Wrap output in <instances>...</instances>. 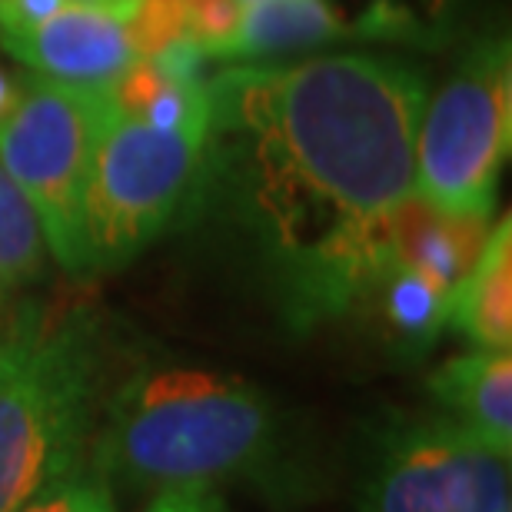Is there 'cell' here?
Masks as SVG:
<instances>
[{
  "label": "cell",
  "instance_id": "obj_17",
  "mask_svg": "<svg viewBox=\"0 0 512 512\" xmlns=\"http://www.w3.org/2000/svg\"><path fill=\"white\" fill-rule=\"evenodd\" d=\"M187 14V34L197 37L203 47L227 40L240 24V0H180Z\"/></svg>",
  "mask_w": 512,
  "mask_h": 512
},
{
  "label": "cell",
  "instance_id": "obj_20",
  "mask_svg": "<svg viewBox=\"0 0 512 512\" xmlns=\"http://www.w3.org/2000/svg\"><path fill=\"white\" fill-rule=\"evenodd\" d=\"M147 512H227L223 499L210 489H170L157 493Z\"/></svg>",
  "mask_w": 512,
  "mask_h": 512
},
{
  "label": "cell",
  "instance_id": "obj_18",
  "mask_svg": "<svg viewBox=\"0 0 512 512\" xmlns=\"http://www.w3.org/2000/svg\"><path fill=\"white\" fill-rule=\"evenodd\" d=\"M157 64V70H163L173 80H187V84H203L207 80V54H203V44L197 37L183 34L180 40H173L160 50V54L147 57Z\"/></svg>",
  "mask_w": 512,
  "mask_h": 512
},
{
  "label": "cell",
  "instance_id": "obj_21",
  "mask_svg": "<svg viewBox=\"0 0 512 512\" xmlns=\"http://www.w3.org/2000/svg\"><path fill=\"white\" fill-rule=\"evenodd\" d=\"M17 94H20V77L7 74V70L0 67V120H4L7 110L17 104Z\"/></svg>",
  "mask_w": 512,
  "mask_h": 512
},
{
  "label": "cell",
  "instance_id": "obj_6",
  "mask_svg": "<svg viewBox=\"0 0 512 512\" xmlns=\"http://www.w3.org/2000/svg\"><path fill=\"white\" fill-rule=\"evenodd\" d=\"M207 130L117 117L100 133L84 190L87 280L117 273L180 220Z\"/></svg>",
  "mask_w": 512,
  "mask_h": 512
},
{
  "label": "cell",
  "instance_id": "obj_4",
  "mask_svg": "<svg viewBox=\"0 0 512 512\" xmlns=\"http://www.w3.org/2000/svg\"><path fill=\"white\" fill-rule=\"evenodd\" d=\"M114 114L110 84L30 74L20 77L17 104L0 120V163L34 207L47 250L74 280H87L84 190L97 140Z\"/></svg>",
  "mask_w": 512,
  "mask_h": 512
},
{
  "label": "cell",
  "instance_id": "obj_12",
  "mask_svg": "<svg viewBox=\"0 0 512 512\" xmlns=\"http://www.w3.org/2000/svg\"><path fill=\"white\" fill-rule=\"evenodd\" d=\"M429 396L446 419L483 443L512 449V356L509 350H469L429 376Z\"/></svg>",
  "mask_w": 512,
  "mask_h": 512
},
{
  "label": "cell",
  "instance_id": "obj_8",
  "mask_svg": "<svg viewBox=\"0 0 512 512\" xmlns=\"http://www.w3.org/2000/svg\"><path fill=\"white\" fill-rule=\"evenodd\" d=\"M0 47L34 74L60 84H114L140 60L124 20L90 0H80L34 27L0 34Z\"/></svg>",
  "mask_w": 512,
  "mask_h": 512
},
{
  "label": "cell",
  "instance_id": "obj_10",
  "mask_svg": "<svg viewBox=\"0 0 512 512\" xmlns=\"http://www.w3.org/2000/svg\"><path fill=\"white\" fill-rule=\"evenodd\" d=\"M350 34H360V24H346L330 0H253L243 4L237 30L220 44H207L203 54L207 60L263 64L330 47Z\"/></svg>",
  "mask_w": 512,
  "mask_h": 512
},
{
  "label": "cell",
  "instance_id": "obj_19",
  "mask_svg": "<svg viewBox=\"0 0 512 512\" xmlns=\"http://www.w3.org/2000/svg\"><path fill=\"white\" fill-rule=\"evenodd\" d=\"M74 4H80V0H0V34L34 27Z\"/></svg>",
  "mask_w": 512,
  "mask_h": 512
},
{
  "label": "cell",
  "instance_id": "obj_13",
  "mask_svg": "<svg viewBox=\"0 0 512 512\" xmlns=\"http://www.w3.org/2000/svg\"><path fill=\"white\" fill-rule=\"evenodd\" d=\"M449 326L473 350L512 346V220L509 213L489 230L486 247L453 290Z\"/></svg>",
  "mask_w": 512,
  "mask_h": 512
},
{
  "label": "cell",
  "instance_id": "obj_2",
  "mask_svg": "<svg viewBox=\"0 0 512 512\" xmlns=\"http://www.w3.org/2000/svg\"><path fill=\"white\" fill-rule=\"evenodd\" d=\"M286 433L263 389L193 366H140L110 389L87 469L110 489L290 493Z\"/></svg>",
  "mask_w": 512,
  "mask_h": 512
},
{
  "label": "cell",
  "instance_id": "obj_9",
  "mask_svg": "<svg viewBox=\"0 0 512 512\" xmlns=\"http://www.w3.org/2000/svg\"><path fill=\"white\" fill-rule=\"evenodd\" d=\"M489 230V217L449 213L419 193H409L386 217V247L396 263L423 270L446 290H456L483 253Z\"/></svg>",
  "mask_w": 512,
  "mask_h": 512
},
{
  "label": "cell",
  "instance_id": "obj_1",
  "mask_svg": "<svg viewBox=\"0 0 512 512\" xmlns=\"http://www.w3.org/2000/svg\"><path fill=\"white\" fill-rule=\"evenodd\" d=\"M203 90L207 133L180 217L247 230L296 330L350 316L393 260L389 210L416 193L423 70L350 50L233 64Z\"/></svg>",
  "mask_w": 512,
  "mask_h": 512
},
{
  "label": "cell",
  "instance_id": "obj_7",
  "mask_svg": "<svg viewBox=\"0 0 512 512\" xmlns=\"http://www.w3.org/2000/svg\"><path fill=\"white\" fill-rule=\"evenodd\" d=\"M509 453L446 416L389 426L366 466L360 512H506Z\"/></svg>",
  "mask_w": 512,
  "mask_h": 512
},
{
  "label": "cell",
  "instance_id": "obj_11",
  "mask_svg": "<svg viewBox=\"0 0 512 512\" xmlns=\"http://www.w3.org/2000/svg\"><path fill=\"white\" fill-rule=\"evenodd\" d=\"M449 303H453V290H446L423 270L389 260L363 286L350 313H366V320L396 353L426 356L449 330Z\"/></svg>",
  "mask_w": 512,
  "mask_h": 512
},
{
  "label": "cell",
  "instance_id": "obj_5",
  "mask_svg": "<svg viewBox=\"0 0 512 512\" xmlns=\"http://www.w3.org/2000/svg\"><path fill=\"white\" fill-rule=\"evenodd\" d=\"M512 143V54L506 34L476 40L416 130V193L449 213L489 217Z\"/></svg>",
  "mask_w": 512,
  "mask_h": 512
},
{
  "label": "cell",
  "instance_id": "obj_14",
  "mask_svg": "<svg viewBox=\"0 0 512 512\" xmlns=\"http://www.w3.org/2000/svg\"><path fill=\"white\" fill-rule=\"evenodd\" d=\"M47 273V237L30 200L0 163V300Z\"/></svg>",
  "mask_w": 512,
  "mask_h": 512
},
{
  "label": "cell",
  "instance_id": "obj_15",
  "mask_svg": "<svg viewBox=\"0 0 512 512\" xmlns=\"http://www.w3.org/2000/svg\"><path fill=\"white\" fill-rule=\"evenodd\" d=\"M14 512H117L114 489L84 469L60 483L40 489L37 496H30L24 506Z\"/></svg>",
  "mask_w": 512,
  "mask_h": 512
},
{
  "label": "cell",
  "instance_id": "obj_22",
  "mask_svg": "<svg viewBox=\"0 0 512 512\" xmlns=\"http://www.w3.org/2000/svg\"><path fill=\"white\" fill-rule=\"evenodd\" d=\"M240 4H253V0H240Z\"/></svg>",
  "mask_w": 512,
  "mask_h": 512
},
{
  "label": "cell",
  "instance_id": "obj_3",
  "mask_svg": "<svg viewBox=\"0 0 512 512\" xmlns=\"http://www.w3.org/2000/svg\"><path fill=\"white\" fill-rule=\"evenodd\" d=\"M114 383V346L97 306H14L0 326V512L84 473Z\"/></svg>",
  "mask_w": 512,
  "mask_h": 512
},
{
  "label": "cell",
  "instance_id": "obj_16",
  "mask_svg": "<svg viewBox=\"0 0 512 512\" xmlns=\"http://www.w3.org/2000/svg\"><path fill=\"white\" fill-rule=\"evenodd\" d=\"M130 44L137 57H153L163 47L187 34V14L180 0H140L133 17L127 20Z\"/></svg>",
  "mask_w": 512,
  "mask_h": 512
}]
</instances>
